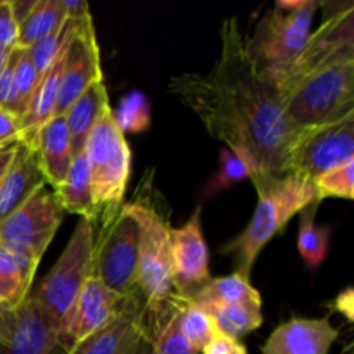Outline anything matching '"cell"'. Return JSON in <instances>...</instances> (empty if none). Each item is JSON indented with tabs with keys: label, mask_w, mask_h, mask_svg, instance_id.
<instances>
[{
	"label": "cell",
	"mask_w": 354,
	"mask_h": 354,
	"mask_svg": "<svg viewBox=\"0 0 354 354\" xmlns=\"http://www.w3.org/2000/svg\"><path fill=\"white\" fill-rule=\"evenodd\" d=\"M244 41L237 19H225L220 57L211 73L175 76L169 92L201 118L214 138L248 158L256 173L287 175L303 131L286 120L275 83L256 69Z\"/></svg>",
	"instance_id": "1"
},
{
	"label": "cell",
	"mask_w": 354,
	"mask_h": 354,
	"mask_svg": "<svg viewBox=\"0 0 354 354\" xmlns=\"http://www.w3.org/2000/svg\"><path fill=\"white\" fill-rule=\"evenodd\" d=\"M251 180L258 192L254 214L248 227L221 248V254L232 256L234 259V273L248 280L263 248L279 235L297 213L318 201L315 182L297 173H256Z\"/></svg>",
	"instance_id": "2"
},
{
	"label": "cell",
	"mask_w": 354,
	"mask_h": 354,
	"mask_svg": "<svg viewBox=\"0 0 354 354\" xmlns=\"http://www.w3.org/2000/svg\"><path fill=\"white\" fill-rule=\"evenodd\" d=\"M121 207L138 227L137 287L145 310L156 311L175 294L171 289V213L165 197L152 185V171L145 173L133 199Z\"/></svg>",
	"instance_id": "3"
},
{
	"label": "cell",
	"mask_w": 354,
	"mask_h": 354,
	"mask_svg": "<svg viewBox=\"0 0 354 354\" xmlns=\"http://www.w3.org/2000/svg\"><path fill=\"white\" fill-rule=\"evenodd\" d=\"M286 120L297 131L324 127L354 113V61L306 76L280 93Z\"/></svg>",
	"instance_id": "4"
},
{
	"label": "cell",
	"mask_w": 354,
	"mask_h": 354,
	"mask_svg": "<svg viewBox=\"0 0 354 354\" xmlns=\"http://www.w3.org/2000/svg\"><path fill=\"white\" fill-rule=\"evenodd\" d=\"M320 7V0L277 2L275 9L259 21L254 35L244 41L245 52L259 73L272 80L299 54Z\"/></svg>",
	"instance_id": "5"
},
{
	"label": "cell",
	"mask_w": 354,
	"mask_h": 354,
	"mask_svg": "<svg viewBox=\"0 0 354 354\" xmlns=\"http://www.w3.org/2000/svg\"><path fill=\"white\" fill-rule=\"evenodd\" d=\"M95 230L97 223L93 221H80L55 265L38 283L37 290L30 294L31 299L57 327L80 290L93 275Z\"/></svg>",
	"instance_id": "6"
},
{
	"label": "cell",
	"mask_w": 354,
	"mask_h": 354,
	"mask_svg": "<svg viewBox=\"0 0 354 354\" xmlns=\"http://www.w3.org/2000/svg\"><path fill=\"white\" fill-rule=\"evenodd\" d=\"M334 10L325 14V21L308 37L299 54L272 78L279 95L306 76L354 61V3L330 2Z\"/></svg>",
	"instance_id": "7"
},
{
	"label": "cell",
	"mask_w": 354,
	"mask_h": 354,
	"mask_svg": "<svg viewBox=\"0 0 354 354\" xmlns=\"http://www.w3.org/2000/svg\"><path fill=\"white\" fill-rule=\"evenodd\" d=\"M90 185L99 218L123 204L131 173V151L123 131L114 123L113 109L102 114L85 145Z\"/></svg>",
	"instance_id": "8"
},
{
	"label": "cell",
	"mask_w": 354,
	"mask_h": 354,
	"mask_svg": "<svg viewBox=\"0 0 354 354\" xmlns=\"http://www.w3.org/2000/svg\"><path fill=\"white\" fill-rule=\"evenodd\" d=\"M138 227L123 207L104 211L97 221L93 279L121 296L137 292Z\"/></svg>",
	"instance_id": "9"
},
{
	"label": "cell",
	"mask_w": 354,
	"mask_h": 354,
	"mask_svg": "<svg viewBox=\"0 0 354 354\" xmlns=\"http://www.w3.org/2000/svg\"><path fill=\"white\" fill-rule=\"evenodd\" d=\"M62 220L64 209L55 192L41 187L23 206L0 221V245L40 263Z\"/></svg>",
	"instance_id": "10"
},
{
	"label": "cell",
	"mask_w": 354,
	"mask_h": 354,
	"mask_svg": "<svg viewBox=\"0 0 354 354\" xmlns=\"http://www.w3.org/2000/svg\"><path fill=\"white\" fill-rule=\"evenodd\" d=\"M354 159V113L334 123L303 130L289 161V173L311 182Z\"/></svg>",
	"instance_id": "11"
},
{
	"label": "cell",
	"mask_w": 354,
	"mask_h": 354,
	"mask_svg": "<svg viewBox=\"0 0 354 354\" xmlns=\"http://www.w3.org/2000/svg\"><path fill=\"white\" fill-rule=\"evenodd\" d=\"M99 80H104L100 50L93 30L92 14H88L83 19L75 21V28L66 48L54 116H62L68 107Z\"/></svg>",
	"instance_id": "12"
},
{
	"label": "cell",
	"mask_w": 354,
	"mask_h": 354,
	"mask_svg": "<svg viewBox=\"0 0 354 354\" xmlns=\"http://www.w3.org/2000/svg\"><path fill=\"white\" fill-rule=\"evenodd\" d=\"M201 206L178 228H171V289L183 299H192L211 280L209 251L201 225Z\"/></svg>",
	"instance_id": "13"
},
{
	"label": "cell",
	"mask_w": 354,
	"mask_h": 354,
	"mask_svg": "<svg viewBox=\"0 0 354 354\" xmlns=\"http://www.w3.org/2000/svg\"><path fill=\"white\" fill-rule=\"evenodd\" d=\"M130 296H121L107 289L92 277L59 324V337L64 348L69 351L80 341L116 320Z\"/></svg>",
	"instance_id": "14"
},
{
	"label": "cell",
	"mask_w": 354,
	"mask_h": 354,
	"mask_svg": "<svg viewBox=\"0 0 354 354\" xmlns=\"http://www.w3.org/2000/svg\"><path fill=\"white\" fill-rule=\"evenodd\" d=\"M147 335V313L140 290L127 299L123 311L95 334L73 346L68 354H135Z\"/></svg>",
	"instance_id": "15"
},
{
	"label": "cell",
	"mask_w": 354,
	"mask_h": 354,
	"mask_svg": "<svg viewBox=\"0 0 354 354\" xmlns=\"http://www.w3.org/2000/svg\"><path fill=\"white\" fill-rule=\"evenodd\" d=\"M0 354H68V349L61 342L57 325L28 296L14 311L12 330L0 342Z\"/></svg>",
	"instance_id": "16"
},
{
	"label": "cell",
	"mask_w": 354,
	"mask_h": 354,
	"mask_svg": "<svg viewBox=\"0 0 354 354\" xmlns=\"http://www.w3.org/2000/svg\"><path fill=\"white\" fill-rule=\"evenodd\" d=\"M337 337L328 318H292L272 332L261 354H328Z\"/></svg>",
	"instance_id": "17"
},
{
	"label": "cell",
	"mask_w": 354,
	"mask_h": 354,
	"mask_svg": "<svg viewBox=\"0 0 354 354\" xmlns=\"http://www.w3.org/2000/svg\"><path fill=\"white\" fill-rule=\"evenodd\" d=\"M41 187H45V178L37 152L17 142L12 161L0 182V221L23 206Z\"/></svg>",
	"instance_id": "18"
},
{
	"label": "cell",
	"mask_w": 354,
	"mask_h": 354,
	"mask_svg": "<svg viewBox=\"0 0 354 354\" xmlns=\"http://www.w3.org/2000/svg\"><path fill=\"white\" fill-rule=\"evenodd\" d=\"M31 149L37 152L45 183L55 190L68 176L73 161L71 140L64 116H54L48 120L38 130Z\"/></svg>",
	"instance_id": "19"
},
{
	"label": "cell",
	"mask_w": 354,
	"mask_h": 354,
	"mask_svg": "<svg viewBox=\"0 0 354 354\" xmlns=\"http://www.w3.org/2000/svg\"><path fill=\"white\" fill-rule=\"evenodd\" d=\"M109 95H107L106 82L99 80L90 85L71 106L68 107L62 116L68 124L69 140H71L73 158L85 151L86 140L90 131L102 118V114L109 109Z\"/></svg>",
	"instance_id": "20"
},
{
	"label": "cell",
	"mask_w": 354,
	"mask_h": 354,
	"mask_svg": "<svg viewBox=\"0 0 354 354\" xmlns=\"http://www.w3.org/2000/svg\"><path fill=\"white\" fill-rule=\"evenodd\" d=\"M187 299L173 296L159 310L147 311V337L154 354H201L180 328V313Z\"/></svg>",
	"instance_id": "21"
},
{
	"label": "cell",
	"mask_w": 354,
	"mask_h": 354,
	"mask_svg": "<svg viewBox=\"0 0 354 354\" xmlns=\"http://www.w3.org/2000/svg\"><path fill=\"white\" fill-rule=\"evenodd\" d=\"M54 192L64 213L80 214L82 220L93 221V223L99 221V211H97L95 201H93L92 185H90V169L85 151L73 158L68 176Z\"/></svg>",
	"instance_id": "22"
},
{
	"label": "cell",
	"mask_w": 354,
	"mask_h": 354,
	"mask_svg": "<svg viewBox=\"0 0 354 354\" xmlns=\"http://www.w3.org/2000/svg\"><path fill=\"white\" fill-rule=\"evenodd\" d=\"M38 263L0 245V304L17 310L30 296Z\"/></svg>",
	"instance_id": "23"
},
{
	"label": "cell",
	"mask_w": 354,
	"mask_h": 354,
	"mask_svg": "<svg viewBox=\"0 0 354 354\" xmlns=\"http://www.w3.org/2000/svg\"><path fill=\"white\" fill-rule=\"evenodd\" d=\"M190 301L203 306L204 310H213V308L237 303L263 304L261 294L251 286L248 279L241 277L239 273L211 279Z\"/></svg>",
	"instance_id": "24"
},
{
	"label": "cell",
	"mask_w": 354,
	"mask_h": 354,
	"mask_svg": "<svg viewBox=\"0 0 354 354\" xmlns=\"http://www.w3.org/2000/svg\"><path fill=\"white\" fill-rule=\"evenodd\" d=\"M68 19L62 0H37L33 9L17 24V47L30 48Z\"/></svg>",
	"instance_id": "25"
},
{
	"label": "cell",
	"mask_w": 354,
	"mask_h": 354,
	"mask_svg": "<svg viewBox=\"0 0 354 354\" xmlns=\"http://www.w3.org/2000/svg\"><path fill=\"white\" fill-rule=\"evenodd\" d=\"M318 206H320V201L310 204L301 211V227L297 232V249H299L301 258L311 272L320 268L322 263L325 261L332 237L330 227H318L315 223Z\"/></svg>",
	"instance_id": "26"
},
{
	"label": "cell",
	"mask_w": 354,
	"mask_h": 354,
	"mask_svg": "<svg viewBox=\"0 0 354 354\" xmlns=\"http://www.w3.org/2000/svg\"><path fill=\"white\" fill-rule=\"evenodd\" d=\"M261 306L263 304L237 303L218 306L206 311L213 317L218 334H223L232 339H241L261 327Z\"/></svg>",
	"instance_id": "27"
},
{
	"label": "cell",
	"mask_w": 354,
	"mask_h": 354,
	"mask_svg": "<svg viewBox=\"0 0 354 354\" xmlns=\"http://www.w3.org/2000/svg\"><path fill=\"white\" fill-rule=\"evenodd\" d=\"M254 173V166L251 165L248 158L225 145L220 151V171L204 185L203 197L209 199V197L220 194L221 190H227L235 183L242 182V180H251Z\"/></svg>",
	"instance_id": "28"
},
{
	"label": "cell",
	"mask_w": 354,
	"mask_h": 354,
	"mask_svg": "<svg viewBox=\"0 0 354 354\" xmlns=\"http://www.w3.org/2000/svg\"><path fill=\"white\" fill-rule=\"evenodd\" d=\"M38 82H40V76H38L33 62L30 61V55H28L26 48H21L16 71H14L12 93H10L7 113L12 114L17 120H21L26 114L28 107H30Z\"/></svg>",
	"instance_id": "29"
},
{
	"label": "cell",
	"mask_w": 354,
	"mask_h": 354,
	"mask_svg": "<svg viewBox=\"0 0 354 354\" xmlns=\"http://www.w3.org/2000/svg\"><path fill=\"white\" fill-rule=\"evenodd\" d=\"M180 328H182L183 335L189 339L190 344L199 353L218 334L213 317L203 306H199V304L190 299L185 301L182 313H180Z\"/></svg>",
	"instance_id": "30"
},
{
	"label": "cell",
	"mask_w": 354,
	"mask_h": 354,
	"mask_svg": "<svg viewBox=\"0 0 354 354\" xmlns=\"http://www.w3.org/2000/svg\"><path fill=\"white\" fill-rule=\"evenodd\" d=\"M113 118L123 133H138L151 124V104L144 93L135 90L121 100L116 109H113Z\"/></svg>",
	"instance_id": "31"
},
{
	"label": "cell",
	"mask_w": 354,
	"mask_h": 354,
	"mask_svg": "<svg viewBox=\"0 0 354 354\" xmlns=\"http://www.w3.org/2000/svg\"><path fill=\"white\" fill-rule=\"evenodd\" d=\"M73 28H75V19H69L68 17L61 28H57V30L52 31L50 35L41 38L40 41H37V44L31 45L30 48H26L28 55H30V61L33 62L35 69H37L40 78L48 71L52 62L57 59V55L61 54L64 45L68 44L69 37H71L73 33Z\"/></svg>",
	"instance_id": "32"
},
{
	"label": "cell",
	"mask_w": 354,
	"mask_h": 354,
	"mask_svg": "<svg viewBox=\"0 0 354 354\" xmlns=\"http://www.w3.org/2000/svg\"><path fill=\"white\" fill-rule=\"evenodd\" d=\"M315 189L320 203L325 197L351 201L354 197V159L315 180Z\"/></svg>",
	"instance_id": "33"
},
{
	"label": "cell",
	"mask_w": 354,
	"mask_h": 354,
	"mask_svg": "<svg viewBox=\"0 0 354 354\" xmlns=\"http://www.w3.org/2000/svg\"><path fill=\"white\" fill-rule=\"evenodd\" d=\"M17 47V23L9 0L0 2V48L12 52Z\"/></svg>",
	"instance_id": "34"
},
{
	"label": "cell",
	"mask_w": 354,
	"mask_h": 354,
	"mask_svg": "<svg viewBox=\"0 0 354 354\" xmlns=\"http://www.w3.org/2000/svg\"><path fill=\"white\" fill-rule=\"evenodd\" d=\"M21 48L16 47L7 57L6 64L0 69V109L7 111L9 106L10 93H12V83H14V71H16L17 59H19Z\"/></svg>",
	"instance_id": "35"
},
{
	"label": "cell",
	"mask_w": 354,
	"mask_h": 354,
	"mask_svg": "<svg viewBox=\"0 0 354 354\" xmlns=\"http://www.w3.org/2000/svg\"><path fill=\"white\" fill-rule=\"evenodd\" d=\"M203 354H249L248 348L239 339L227 337L223 334H216L213 341L201 351Z\"/></svg>",
	"instance_id": "36"
},
{
	"label": "cell",
	"mask_w": 354,
	"mask_h": 354,
	"mask_svg": "<svg viewBox=\"0 0 354 354\" xmlns=\"http://www.w3.org/2000/svg\"><path fill=\"white\" fill-rule=\"evenodd\" d=\"M19 142V120L0 109V145Z\"/></svg>",
	"instance_id": "37"
},
{
	"label": "cell",
	"mask_w": 354,
	"mask_h": 354,
	"mask_svg": "<svg viewBox=\"0 0 354 354\" xmlns=\"http://www.w3.org/2000/svg\"><path fill=\"white\" fill-rule=\"evenodd\" d=\"M334 310L339 311V313L344 315L346 318H348L349 322H353V308H354V299H353V289L349 287V289H346L344 292L341 294V296H337V299L334 301Z\"/></svg>",
	"instance_id": "38"
},
{
	"label": "cell",
	"mask_w": 354,
	"mask_h": 354,
	"mask_svg": "<svg viewBox=\"0 0 354 354\" xmlns=\"http://www.w3.org/2000/svg\"><path fill=\"white\" fill-rule=\"evenodd\" d=\"M62 3H64L66 16H68L69 19L78 21L90 14L88 2H85V0H62Z\"/></svg>",
	"instance_id": "39"
},
{
	"label": "cell",
	"mask_w": 354,
	"mask_h": 354,
	"mask_svg": "<svg viewBox=\"0 0 354 354\" xmlns=\"http://www.w3.org/2000/svg\"><path fill=\"white\" fill-rule=\"evenodd\" d=\"M14 311L16 310H9L3 304H0V342L6 341L9 337L10 330H12Z\"/></svg>",
	"instance_id": "40"
},
{
	"label": "cell",
	"mask_w": 354,
	"mask_h": 354,
	"mask_svg": "<svg viewBox=\"0 0 354 354\" xmlns=\"http://www.w3.org/2000/svg\"><path fill=\"white\" fill-rule=\"evenodd\" d=\"M16 145H17V142H16V144L9 145V147L3 149V151L0 152V182H2V178H3V175H6L7 168H9L10 161H12L14 149H16Z\"/></svg>",
	"instance_id": "41"
},
{
	"label": "cell",
	"mask_w": 354,
	"mask_h": 354,
	"mask_svg": "<svg viewBox=\"0 0 354 354\" xmlns=\"http://www.w3.org/2000/svg\"><path fill=\"white\" fill-rule=\"evenodd\" d=\"M9 54H10V52H6V50H3V48H0V69H2L3 64H6V61H7V57H9Z\"/></svg>",
	"instance_id": "42"
},
{
	"label": "cell",
	"mask_w": 354,
	"mask_h": 354,
	"mask_svg": "<svg viewBox=\"0 0 354 354\" xmlns=\"http://www.w3.org/2000/svg\"><path fill=\"white\" fill-rule=\"evenodd\" d=\"M341 354H354V346L353 344H348L344 348V351H342Z\"/></svg>",
	"instance_id": "43"
},
{
	"label": "cell",
	"mask_w": 354,
	"mask_h": 354,
	"mask_svg": "<svg viewBox=\"0 0 354 354\" xmlns=\"http://www.w3.org/2000/svg\"><path fill=\"white\" fill-rule=\"evenodd\" d=\"M9 145H12V144H9ZM9 145H0V152H2L3 149H7V147H9Z\"/></svg>",
	"instance_id": "44"
}]
</instances>
